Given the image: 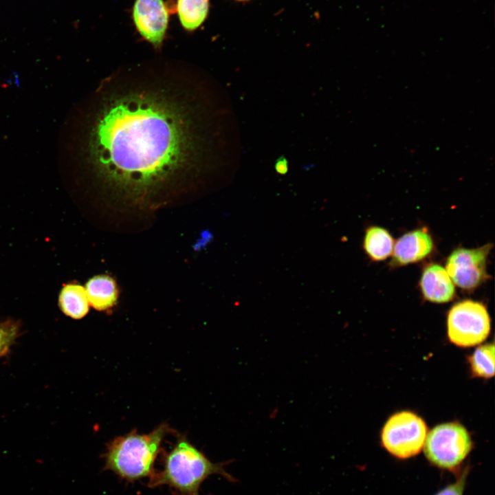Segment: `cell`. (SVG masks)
Returning <instances> with one entry per match:
<instances>
[{
	"label": "cell",
	"mask_w": 495,
	"mask_h": 495,
	"mask_svg": "<svg viewBox=\"0 0 495 495\" xmlns=\"http://www.w3.org/2000/svg\"><path fill=\"white\" fill-rule=\"evenodd\" d=\"M153 76L104 81L67 135L70 160L138 202L197 170L203 160L192 89Z\"/></svg>",
	"instance_id": "1"
},
{
	"label": "cell",
	"mask_w": 495,
	"mask_h": 495,
	"mask_svg": "<svg viewBox=\"0 0 495 495\" xmlns=\"http://www.w3.org/2000/svg\"><path fill=\"white\" fill-rule=\"evenodd\" d=\"M227 463H213L191 444L180 438L164 459V467L149 478L148 486L167 485L179 495H199L201 484L212 475H220L234 482L225 469Z\"/></svg>",
	"instance_id": "2"
},
{
	"label": "cell",
	"mask_w": 495,
	"mask_h": 495,
	"mask_svg": "<svg viewBox=\"0 0 495 495\" xmlns=\"http://www.w3.org/2000/svg\"><path fill=\"white\" fill-rule=\"evenodd\" d=\"M168 428L162 425L148 434L135 430L116 437L107 446L104 470L127 482L151 477Z\"/></svg>",
	"instance_id": "3"
},
{
	"label": "cell",
	"mask_w": 495,
	"mask_h": 495,
	"mask_svg": "<svg viewBox=\"0 0 495 495\" xmlns=\"http://www.w3.org/2000/svg\"><path fill=\"white\" fill-rule=\"evenodd\" d=\"M424 454L434 466L456 472L472 448V439L461 424H442L427 434Z\"/></svg>",
	"instance_id": "4"
},
{
	"label": "cell",
	"mask_w": 495,
	"mask_h": 495,
	"mask_svg": "<svg viewBox=\"0 0 495 495\" xmlns=\"http://www.w3.org/2000/svg\"><path fill=\"white\" fill-rule=\"evenodd\" d=\"M426 436L424 421L414 412L402 411L387 420L382 430L381 442L392 456L406 459L421 452Z\"/></svg>",
	"instance_id": "5"
},
{
	"label": "cell",
	"mask_w": 495,
	"mask_h": 495,
	"mask_svg": "<svg viewBox=\"0 0 495 495\" xmlns=\"http://www.w3.org/2000/svg\"><path fill=\"white\" fill-rule=\"evenodd\" d=\"M490 318L481 302L466 299L455 303L447 317L448 336L456 346L470 347L481 344L490 332Z\"/></svg>",
	"instance_id": "6"
},
{
	"label": "cell",
	"mask_w": 495,
	"mask_h": 495,
	"mask_svg": "<svg viewBox=\"0 0 495 495\" xmlns=\"http://www.w3.org/2000/svg\"><path fill=\"white\" fill-rule=\"evenodd\" d=\"M492 245L476 248H457L446 259V270L453 283L459 288L472 291L488 278L487 262Z\"/></svg>",
	"instance_id": "7"
},
{
	"label": "cell",
	"mask_w": 495,
	"mask_h": 495,
	"mask_svg": "<svg viewBox=\"0 0 495 495\" xmlns=\"http://www.w3.org/2000/svg\"><path fill=\"white\" fill-rule=\"evenodd\" d=\"M170 14L168 4L164 0H135L131 16L142 38L160 48L166 36Z\"/></svg>",
	"instance_id": "8"
},
{
	"label": "cell",
	"mask_w": 495,
	"mask_h": 495,
	"mask_svg": "<svg viewBox=\"0 0 495 495\" xmlns=\"http://www.w3.org/2000/svg\"><path fill=\"white\" fill-rule=\"evenodd\" d=\"M433 239L426 228L406 232L394 244L390 265L402 267L421 261L434 250Z\"/></svg>",
	"instance_id": "9"
},
{
	"label": "cell",
	"mask_w": 495,
	"mask_h": 495,
	"mask_svg": "<svg viewBox=\"0 0 495 495\" xmlns=\"http://www.w3.org/2000/svg\"><path fill=\"white\" fill-rule=\"evenodd\" d=\"M419 285L424 298L430 302L446 303L455 296L454 284L446 269L438 263L425 266Z\"/></svg>",
	"instance_id": "10"
},
{
	"label": "cell",
	"mask_w": 495,
	"mask_h": 495,
	"mask_svg": "<svg viewBox=\"0 0 495 495\" xmlns=\"http://www.w3.org/2000/svg\"><path fill=\"white\" fill-rule=\"evenodd\" d=\"M167 3L170 12L177 13L182 27L187 32L199 28L208 14L209 0H170Z\"/></svg>",
	"instance_id": "11"
},
{
	"label": "cell",
	"mask_w": 495,
	"mask_h": 495,
	"mask_svg": "<svg viewBox=\"0 0 495 495\" xmlns=\"http://www.w3.org/2000/svg\"><path fill=\"white\" fill-rule=\"evenodd\" d=\"M89 303L97 310L111 308L116 302L118 292L115 280L107 275L89 279L85 287Z\"/></svg>",
	"instance_id": "12"
},
{
	"label": "cell",
	"mask_w": 495,
	"mask_h": 495,
	"mask_svg": "<svg viewBox=\"0 0 495 495\" xmlns=\"http://www.w3.org/2000/svg\"><path fill=\"white\" fill-rule=\"evenodd\" d=\"M394 239L390 233L380 226H371L365 232L363 249L373 261H382L392 255Z\"/></svg>",
	"instance_id": "13"
},
{
	"label": "cell",
	"mask_w": 495,
	"mask_h": 495,
	"mask_svg": "<svg viewBox=\"0 0 495 495\" xmlns=\"http://www.w3.org/2000/svg\"><path fill=\"white\" fill-rule=\"evenodd\" d=\"M58 304L62 311L74 319L83 318L89 309L85 288L77 283H69L63 287Z\"/></svg>",
	"instance_id": "14"
},
{
	"label": "cell",
	"mask_w": 495,
	"mask_h": 495,
	"mask_svg": "<svg viewBox=\"0 0 495 495\" xmlns=\"http://www.w3.org/2000/svg\"><path fill=\"white\" fill-rule=\"evenodd\" d=\"M474 377L489 379L494 374V345L488 343L477 347L468 357Z\"/></svg>",
	"instance_id": "15"
},
{
	"label": "cell",
	"mask_w": 495,
	"mask_h": 495,
	"mask_svg": "<svg viewBox=\"0 0 495 495\" xmlns=\"http://www.w3.org/2000/svg\"><path fill=\"white\" fill-rule=\"evenodd\" d=\"M18 333L19 325L16 322L8 320L0 323V357L8 352Z\"/></svg>",
	"instance_id": "16"
},
{
	"label": "cell",
	"mask_w": 495,
	"mask_h": 495,
	"mask_svg": "<svg viewBox=\"0 0 495 495\" xmlns=\"http://www.w3.org/2000/svg\"><path fill=\"white\" fill-rule=\"evenodd\" d=\"M468 473L469 468L466 467L461 472L454 483L445 487L435 495H463Z\"/></svg>",
	"instance_id": "17"
},
{
	"label": "cell",
	"mask_w": 495,
	"mask_h": 495,
	"mask_svg": "<svg viewBox=\"0 0 495 495\" xmlns=\"http://www.w3.org/2000/svg\"><path fill=\"white\" fill-rule=\"evenodd\" d=\"M275 170L280 175H285L289 170L288 161L284 156L279 157L275 162Z\"/></svg>",
	"instance_id": "18"
},
{
	"label": "cell",
	"mask_w": 495,
	"mask_h": 495,
	"mask_svg": "<svg viewBox=\"0 0 495 495\" xmlns=\"http://www.w3.org/2000/svg\"><path fill=\"white\" fill-rule=\"evenodd\" d=\"M239 1H245V0H239Z\"/></svg>",
	"instance_id": "19"
}]
</instances>
